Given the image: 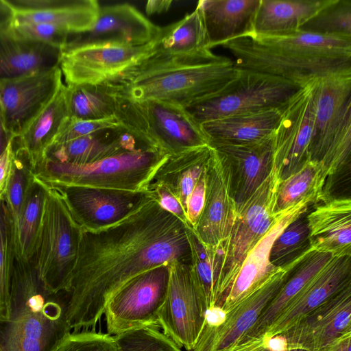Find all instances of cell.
<instances>
[{
	"mask_svg": "<svg viewBox=\"0 0 351 351\" xmlns=\"http://www.w3.org/2000/svg\"><path fill=\"white\" fill-rule=\"evenodd\" d=\"M315 79L300 88L280 108L281 116L273 134V168L280 181L310 160L315 116Z\"/></svg>",
	"mask_w": 351,
	"mask_h": 351,
	"instance_id": "13",
	"label": "cell"
},
{
	"mask_svg": "<svg viewBox=\"0 0 351 351\" xmlns=\"http://www.w3.org/2000/svg\"><path fill=\"white\" fill-rule=\"evenodd\" d=\"M115 99L114 117L147 146L173 155L208 145L200 123L182 106L160 100L134 101L116 95Z\"/></svg>",
	"mask_w": 351,
	"mask_h": 351,
	"instance_id": "8",
	"label": "cell"
},
{
	"mask_svg": "<svg viewBox=\"0 0 351 351\" xmlns=\"http://www.w3.org/2000/svg\"><path fill=\"white\" fill-rule=\"evenodd\" d=\"M332 257L328 253L310 248L302 260L290 270L278 293L262 311L255 324L237 345L263 337L275 320L291 305L304 286Z\"/></svg>",
	"mask_w": 351,
	"mask_h": 351,
	"instance_id": "31",
	"label": "cell"
},
{
	"mask_svg": "<svg viewBox=\"0 0 351 351\" xmlns=\"http://www.w3.org/2000/svg\"><path fill=\"white\" fill-rule=\"evenodd\" d=\"M300 30L323 36L351 38V0H330Z\"/></svg>",
	"mask_w": 351,
	"mask_h": 351,
	"instance_id": "40",
	"label": "cell"
},
{
	"mask_svg": "<svg viewBox=\"0 0 351 351\" xmlns=\"http://www.w3.org/2000/svg\"><path fill=\"white\" fill-rule=\"evenodd\" d=\"M314 90L315 116L310 160L321 165L327 180L350 171L351 70L316 78Z\"/></svg>",
	"mask_w": 351,
	"mask_h": 351,
	"instance_id": "6",
	"label": "cell"
},
{
	"mask_svg": "<svg viewBox=\"0 0 351 351\" xmlns=\"http://www.w3.org/2000/svg\"><path fill=\"white\" fill-rule=\"evenodd\" d=\"M14 17V11L5 0H0V28L12 23Z\"/></svg>",
	"mask_w": 351,
	"mask_h": 351,
	"instance_id": "53",
	"label": "cell"
},
{
	"mask_svg": "<svg viewBox=\"0 0 351 351\" xmlns=\"http://www.w3.org/2000/svg\"><path fill=\"white\" fill-rule=\"evenodd\" d=\"M308 197L285 209L274 224L250 251L223 300L218 307L225 313L255 291L279 267L269 261L271 245L278 236L293 220L308 212L310 206L317 204Z\"/></svg>",
	"mask_w": 351,
	"mask_h": 351,
	"instance_id": "21",
	"label": "cell"
},
{
	"mask_svg": "<svg viewBox=\"0 0 351 351\" xmlns=\"http://www.w3.org/2000/svg\"><path fill=\"white\" fill-rule=\"evenodd\" d=\"M13 140L10 142L5 150L0 155V202L5 200L13 171L15 159Z\"/></svg>",
	"mask_w": 351,
	"mask_h": 351,
	"instance_id": "50",
	"label": "cell"
},
{
	"mask_svg": "<svg viewBox=\"0 0 351 351\" xmlns=\"http://www.w3.org/2000/svg\"><path fill=\"white\" fill-rule=\"evenodd\" d=\"M306 215L310 248L332 256H351V199L328 197Z\"/></svg>",
	"mask_w": 351,
	"mask_h": 351,
	"instance_id": "25",
	"label": "cell"
},
{
	"mask_svg": "<svg viewBox=\"0 0 351 351\" xmlns=\"http://www.w3.org/2000/svg\"><path fill=\"white\" fill-rule=\"evenodd\" d=\"M10 26L19 35L61 49L65 47L71 34L64 29L44 23L14 22Z\"/></svg>",
	"mask_w": 351,
	"mask_h": 351,
	"instance_id": "45",
	"label": "cell"
},
{
	"mask_svg": "<svg viewBox=\"0 0 351 351\" xmlns=\"http://www.w3.org/2000/svg\"><path fill=\"white\" fill-rule=\"evenodd\" d=\"M64 86L62 84L51 101L27 129L13 140L16 155L25 162L32 173L45 160L47 149L69 117Z\"/></svg>",
	"mask_w": 351,
	"mask_h": 351,
	"instance_id": "28",
	"label": "cell"
},
{
	"mask_svg": "<svg viewBox=\"0 0 351 351\" xmlns=\"http://www.w3.org/2000/svg\"><path fill=\"white\" fill-rule=\"evenodd\" d=\"M160 29L128 3L102 6L93 26L71 34L62 50L101 44L143 45L157 39Z\"/></svg>",
	"mask_w": 351,
	"mask_h": 351,
	"instance_id": "20",
	"label": "cell"
},
{
	"mask_svg": "<svg viewBox=\"0 0 351 351\" xmlns=\"http://www.w3.org/2000/svg\"><path fill=\"white\" fill-rule=\"evenodd\" d=\"M147 191L161 208L174 215L186 228L192 229L181 203L166 186L160 182L152 181Z\"/></svg>",
	"mask_w": 351,
	"mask_h": 351,
	"instance_id": "47",
	"label": "cell"
},
{
	"mask_svg": "<svg viewBox=\"0 0 351 351\" xmlns=\"http://www.w3.org/2000/svg\"><path fill=\"white\" fill-rule=\"evenodd\" d=\"M286 346L280 337L271 339L261 337L236 345L227 351H285Z\"/></svg>",
	"mask_w": 351,
	"mask_h": 351,
	"instance_id": "49",
	"label": "cell"
},
{
	"mask_svg": "<svg viewBox=\"0 0 351 351\" xmlns=\"http://www.w3.org/2000/svg\"><path fill=\"white\" fill-rule=\"evenodd\" d=\"M145 146L147 145L121 127L53 145L47 149L46 156L60 162L82 165Z\"/></svg>",
	"mask_w": 351,
	"mask_h": 351,
	"instance_id": "27",
	"label": "cell"
},
{
	"mask_svg": "<svg viewBox=\"0 0 351 351\" xmlns=\"http://www.w3.org/2000/svg\"><path fill=\"white\" fill-rule=\"evenodd\" d=\"M62 49L0 28V84L59 66Z\"/></svg>",
	"mask_w": 351,
	"mask_h": 351,
	"instance_id": "24",
	"label": "cell"
},
{
	"mask_svg": "<svg viewBox=\"0 0 351 351\" xmlns=\"http://www.w3.org/2000/svg\"><path fill=\"white\" fill-rule=\"evenodd\" d=\"M280 180L273 168L254 193L238 209L227 241L223 245L219 281V307L250 251L274 224L282 211L276 212Z\"/></svg>",
	"mask_w": 351,
	"mask_h": 351,
	"instance_id": "10",
	"label": "cell"
},
{
	"mask_svg": "<svg viewBox=\"0 0 351 351\" xmlns=\"http://www.w3.org/2000/svg\"><path fill=\"white\" fill-rule=\"evenodd\" d=\"M186 232L191 268L208 311L216 306L219 299L221 255L206 248L192 229L186 228Z\"/></svg>",
	"mask_w": 351,
	"mask_h": 351,
	"instance_id": "37",
	"label": "cell"
},
{
	"mask_svg": "<svg viewBox=\"0 0 351 351\" xmlns=\"http://www.w3.org/2000/svg\"><path fill=\"white\" fill-rule=\"evenodd\" d=\"M32 181V171L25 162L15 154L13 171L4 200L12 221L13 237Z\"/></svg>",
	"mask_w": 351,
	"mask_h": 351,
	"instance_id": "43",
	"label": "cell"
},
{
	"mask_svg": "<svg viewBox=\"0 0 351 351\" xmlns=\"http://www.w3.org/2000/svg\"><path fill=\"white\" fill-rule=\"evenodd\" d=\"M13 139L5 127L0 108V155L5 150L10 142Z\"/></svg>",
	"mask_w": 351,
	"mask_h": 351,
	"instance_id": "54",
	"label": "cell"
},
{
	"mask_svg": "<svg viewBox=\"0 0 351 351\" xmlns=\"http://www.w3.org/2000/svg\"><path fill=\"white\" fill-rule=\"evenodd\" d=\"M351 332V285L302 316L277 337L287 349L322 351L341 336Z\"/></svg>",
	"mask_w": 351,
	"mask_h": 351,
	"instance_id": "19",
	"label": "cell"
},
{
	"mask_svg": "<svg viewBox=\"0 0 351 351\" xmlns=\"http://www.w3.org/2000/svg\"><path fill=\"white\" fill-rule=\"evenodd\" d=\"M322 351H351V332L334 340Z\"/></svg>",
	"mask_w": 351,
	"mask_h": 351,
	"instance_id": "51",
	"label": "cell"
},
{
	"mask_svg": "<svg viewBox=\"0 0 351 351\" xmlns=\"http://www.w3.org/2000/svg\"><path fill=\"white\" fill-rule=\"evenodd\" d=\"M167 295L158 314V326L180 348L191 351L204 328L206 306L191 265L169 263Z\"/></svg>",
	"mask_w": 351,
	"mask_h": 351,
	"instance_id": "12",
	"label": "cell"
},
{
	"mask_svg": "<svg viewBox=\"0 0 351 351\" xmlns=\"http://www.w3.org/2000/svg\"><path fill=\"white\" fill-rule=\"evenodd\" d=\"M156 50L169 54H190L211 51L202 16L197 8L183 19L160 29Z\"/></svg>",
	"mask_w": 351,
	"mask_h": 351,
	"instance_id": "35",
	"label": "cell"
},
{
	"mask_svg": "<svg viewBox=\"0 0 351 351\" xmlns=\"http://www.w3.org/2000/svg\"><path fill=\"white\" fill-rule=\"evenodd\" d=\"M277 271L258 289L224 314L217 324H204L191 351H227L255 324L262 311L274 298L290 270L302 259Z\"/></svg>",
	"mask_w": 351,
	"mask_h": 351,
	"instance_id": "16",
	"label": "cell"
},
{
	"mask_svg": "<svg viewBox=\"0 0 351 351\" xmlns=\"http://www.w3.org/2000/svg\"><path fill=\"white\" fill-rule=\"evenodd\" d=\"M15 260L12 221L5 201L0 202V318L8 317Z\"/></svg>",
	"mask_w": 351,
	"mask_h": 351,
	"instance_id": "41",
	"label": "cell"
},
{
	"mask_svg": "<svg viewBox=\"0 0 351 351\" xmlns=\"http://www.w3.org/2000/svg\"><path fill=\"white\" fill-rule=\"evenodd\" d=\"M69 117L103 120L114 117L116 99L106 83L65 85Z\"/></svg>",
	"mask_w": 351,
	"mask_h": 351,
	"instance_id": "34",
	"label": "cell"
},
{
	"mask_svg": "<svg viewBox=\"0 0 351 351\" xmlns=\"http://www.w3.org/2000/svg\"><path fill=\"white\" fill-rule=\"evenodd\" d=\"M158 327L145 326L114 335L119 351H182Z\"/></svg>",
	"mask_w": 351,
	"mask_h": 351,
	"instance_id": "42",
	"label": "cell"
},
{
	"mask_svg": "<svg viewBox=\"0 0 351 351\" xmlns=\"http://www.w3.org/2000/svg\"><path fill=\"white\" fill-rule=\"evenodd\" d=\"M326 177L321 165L309 160L296 173L280 181L276 193V212L291 207L302 200L313 197L324 199Z\"/></svg>",
	"mask_w": 351,
	"mask_h": 351,
	"instance_id": "36",
	"label": "cell"
},
{
	"mask_svg": "<svg viewBox=\"0 0 351 351\" xmlns=\"http://www.w3.org/2000/svg\"><path fill=\"white\" fill-rule=\"evenodd\" d=\"M50 351H119L114 338L95 330H71Z\"/></svg>",
	"mask_w": 351,
	"mask_h": 351,
	"instance_id": "44",
	"label": "cell"
},
{
	"mask_svg": "<svg viewBox=\"0 0 351 351\" xmlns=\"http://www.w3.org/2000/svg\"><path fill=\"white\" fill-rule=\"evenodd\" d=\"M121 127L115 117L103 120H84L69 117L51 145L61 144L99 131Z\"/></svg>",
	"mask_w": 351,
	"mask_h": 351,
	"instance_id": "46",
	"label": "cell"
},
{
	"mask_svg": "<svg viewBox=\"0 0 351 351\" xmlns=\"http://www.w3.org/2000/svg\"><path fill=\"white\" fill-rule=\"evenodd\" d=\"M210 147L206 167L204 204L193 231L206 248L217 252L230 237L237 207L232 195L227 165Z\"/></svg>",
	"mask_w": 351,
	"mask_h": 351,
	"instance_id": "17",
	"label": "cell"
},
{
	"mask_svg": "<svg viewBox=\"0 0 351 351\" xmlns=\"http://www.w3.org/2000/svg\"><path fill=\"white\" fill-rule=\"evenodd\" d=\"M230 58L211 51L154 52L105 82L117 96L134 101L160 100L186 108L221 90L237 75Z\"/></svg>",
	"mask_w": 351,
	"mask_h": 351,
	"instance_id": "2",
	"label": "cell"
},
{
	"mask_svg": "<svg viewBox=\"0 0 351 351\" xmlns=\"http://www.w3.org/2000/svg\"><path fill=\"white\" fill-rule=\"evenodd\" d=\"M45 197L44 188L32 182L16 231L14 234L15 257L30 262L40 226Z\"/></svg>",
	"mask_w": 351,
	"mask_h": 351,
	"instance_id": "38",
	"label": "cell"
},
{
	"mask_svg": "<svg viewBox=\"0 0 351 351\" xmlns=\"http://www.w3.org/2000/svg\"><path fill=\"white\" fill-rule=\"evenodd\" d=\"M169 156L160 149L145 146L88 165L60 162L46 158L32 173L35 181L49 188L81 186L147 191L157 171Z\"/></svg>",
	"mask_w": 351,
	"mask_h": 351,
	"instance_id": "5",
	"label": "cell"
},
{
	"mask_svg": "<svg viewBox=\"0 0 351 351\" xmlns=\"http://www.w3.org/2000/svg\"><path fill=\"white\" fill-rule=\"evenodd\" d=\"M260 0H201L196 8L200 12L210 49L223 43L247 36Z\"/></svg>",
	"mask_w": 351,
	"mask_h": 351,
	"instance_id": "29",
	"label": "cell"
},
{
	"mask_svg": "<svg viewBox=\"0 0 351 351\" xmlns=\"http://www.w3.org/2000/svg\"><path fill=\"white\" fill-rule=\"evenodd\" d=\"M169 280V264L132 278L108 300L104 312L107 333L116 335L145 326L159 327L158 314Z\"/></svg>",
	"mask_w": 351,
	"mask_h": 351,
	"instance_id": "11",
	"label": "cell"
},
{
	"mask_svg": "<svg viewBox=\"0 0 351 351\" xmlns=\"http://www.w3.org/2000/svg\"><path fill=\"white\" fill-rule=\"evenodd\" d=\"M210 150L206 145L169 155L152 180L166 186L178 199L185 213L188 197L206 168Z\"/></svg>",
	"mask_w": 351,
	"mask_h": 351,
	"instance_id": "33",
	"label": "cell"
},
{
	"mask_svg": "<svg viewBox=\"0 0 351 351\" xmlns=\"http://www.w3.org/2000/svg\"><path fill=\"white\" fill-rule=\"evenodd\" d=\"M205 193L206 168L199 177L186 202V215L189 225L193 230H194L202 211L205 201Z\"/></svg>",
	"mask_w": 351,
	"mask_h": 351,
	"instance_id": "48",
	"label": "cell"
},
{
	"mask_svg": "<svg viewBox=\"0 0 351 351\" xmlns=\"http://www.w3.org/2000/svg\"><path fill=\"white\" fill-rule=\"evenodd\" d=\"M300 88L285 79L239 69L216 94L184 109L199 123L236 114L280 108Z\"/></svg>",
	"mask_w": 351,
	"mask_h": 351,
	"instance_id": "9",
	"label": "cell"
},
{
	"mask_svg": "<svg viewBox=\"0 0 351 351\" xmlns=\"http://www.w3.org/2000/svg\"><path fill=\"white\" fill-rule=\"evenodd\" d=\"M60 294L45 289L30 262L15 258L10 315L0 318V351H50L71 330Z\"/></svg>",
	"mask_w": 351,
	"mask_h": 351,
	"instance_id": "4",
	"label": "cell"
},
{
	"mask_svg": "<svg viewBox=\"0 0 351 351\" xmlns=\"http://www.w3.org/2000/svg\"><path fill=\"white\" fill-rule=\"evenodd\" d=\"M330 0H260L248 35L283 36L300 27ZM247 35V36H248Z\"/></svg>",
	"mask_w": 351,
	"mask_h": 351,
	"instance_id": "32",
	"label": "cell"
},
{
	"mask_svg": "<svg viewBox=\"0 0 351 351\" xmlns=\"http://www.w3.org/2000/svg\"><path fill=\"white\" fill-rule=\"evenodd\" d=\"M285 351H306L303 349L295 348V349H287Z\"/></svg>",
	"mask_w": 351,
	"mask_h": 351,
	"instance_id": "55",
	"label": "cell"
},
{
	"mask_svg": "<svg viewBox=\"0 0 351 351\" xmlns=\"http://www.w3.org/2000/svg\"><path fill=\"white\" fill-rule=\"evenodd\" d=\"M40 185L45 189V197L30 263L47 292L53 295L68 293L83 230L61 193Z\"/></svg>",
	"mask_w": 351,
	"mask_h": 351,
	"instance_id": "7",
	"label": "cell"
},
{
	"mask_svg": "<svg viewBox=\"0 0 351 351\" xmlns=\"http://www.w3.org/2000/svg\"><path fill=\"white\" fill-rule=\"evenodd\" d=\"M156 40L140 46L101 44L62 50L59 66L66 85L101 84L154 52Z\"/></svg>",
	"mask_w": 351,
	"mask_h": 351,
	"instance_id": "14",
	"label": "cell"
},
{
	"mask_svg": "<svg viewBox=\"0 0 351 351\" xmlns=\"http://www.w3.org/2000/svg\"><path fill=\"white\" fill-rule=\"evenodd\" d=\"M14 13L12 21L44 23L71 34L89 30L98 16L95 0H5Z\"/></svg>",
	"mask_w": 351,
	"mask_h": 351,
	"instance_id": "26",
	"label": "cell"
},
{
	"mask_svg": "<svg viewBox=\"0 0 351 351\" xmlns=\"http://www.w3.org/2000/svg\"><path fill=\"white\" fill-rule=\"evenodd\" d=\"M172 3L171 1H149L145 7L146 13L149 15L159 14L167 11Z\"/></svg>",
	"mask_w": 351,
	"mask_h": 351,
	"instance_id": "52",
	"label": "cell"
},
{
	"mask_svg": "<svg viewBox=\"0 0 351 351\" xmlns=\"http://www.w3.org/2000/svg\"><path fill=\"white\" fill-rule=\"evenodd\" d=\"M237 68L277 76L300 87L315 78L351 70V38L302 31L283 36L248 35L221 45Z\"/></svg>",
	"mask_w": 351,
	"mask_h": 351,
	"instance_id": "3",
	"label": "cell"
},
{
	"mask_svg": "<svg viewBox=\"0 0 351 351\" xmlns=\"http://www.w3.org/2000/svg\"><path fill=\"white\" fill-rule=\"evenodd\" d=\"M306 213L290 223L275 239L269 255L270 263L274 267H285L300 259L310 249Z\"/></svg>",
	"mask_w": 351,
	"mask_h": 351,
	"instance_id": "39",
	"label": "cell"
},
{
	"mask_svg": "<svg viewBox=\"0 0 351 351\" xmlns=\"http://www.w3.org/2000/svg\"><path fill=\"white\" fill-rule=\"evenodd\" d=\"M229 171L232 195L238 209L254 193L273 167V136L249 145L215 144Z\"/></svg>",
	"mask_w": 351,
	"mask_h": 351,
	"instance_id": "22",
	"label": "cell"
},
{
	"mask_svg": "<svg viewBox=\"0 0 351 351\" xmlns=\"http://www.w3.org/2000/svg\"><path fill=\"white\" fill-rule=\"evenodd\" d=\"M174 261L191 265L186 227L153 197L112 226L83 230L67 293L69 326L73 330L94 328L108 300L125 283Z\"/></svg>",
	"mask_w": 351,
	"mask_h": 351,
	"instance_id": "1",
	"label": "cell"
},
{
	"mask_svg": "<svg viewBox=\"0 0 351 351\" xmlns=\"http://www.w3.org/2000/svg\"><path fill=\"white\" fill-rule=\"evenodd\" d=\"M60 66L0 84V108L5 127L19 137L51 101L62 85Z\"/></svg>",
	"mask_w": 351,
	"mask_h": 351,
	"instance_id": "18",
	"label": "cell"
},
{
	"mask_svg": "<svg viewBox=\"0 0 351 351\" xmlns=\"http://www.w3.org/2000/svg\"><path fill=\"white\" fill-rule=\"evenodd\" d=\"M281 106L230 115L202 123L208 145H249L273 136Z\"/></svg>",
	"mask_w": 351,
	"mask_h": 351,
	"instance_id": "30",
	"label": "cell"
},
{
	"mask_svg": "<svg viewBox=\"0 0 351 351\" xmlns=\"http://www.w3.org/2000/svg\"><path fill=\"white\" fill-rule=\"evenodd\" d=\"M351 285V256H332L304 286L263 337H277L302 316Z\"/></svg>",
	"mask_w": 351,
	"mask_h": 351,
	"instance_id": "23",
	"label": "cell"
},
{
	"mask_svg": "<svg viewBox=\"0 0 351 351\" xmlns=\"http://www.w3.org/2000/svg\"><path fill=\"white\" fill-rule=\"evenodd\" d=\"M53 189L61 193L75 221L85 231H97L112 226L152 197L148 191L81 186Z\"/></svg>",
	"mask_w": 351,
	"mask_h": 351,
	"instance_id": "15",
	"label": "cell"
}]
</instances>
